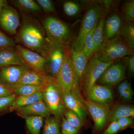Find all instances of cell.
<instances>
[{
	"instance_id": "obj_1",
	"label": "cell",
	"mask_w": 134,
	"mask_h": 134,
	"mask_svg": "<svg viewBox=\"0 0 134 134\" xmlns=\"http://www.w3.org/2000/svg\"><path fill=\"white\" fill-rule=\"evenodd\" d=\"M17 39L26 48L46 57L49 43L44 28L36 21L28 18H24Z\"/></svg>"
},
{
	"instance_id": "obj_2",
	"label": "cell",
	"mask_w": 134,
	"mask_h": 134,
	"mask_svg": "<svg viewBox=\"0 0 134 134\" xmlns=\"http://www.w3.org/2000/svg\"><path fill=\"white\" fill-rule=\"evenodd\" d=\"M43 100L54 115L60 123L66 108L63 100V93L55 78L50 76L42 92Z\"/></svg>"
},
{
	"instance_id": "obj_3",
	"label": "cell",
	"mask_w": 134,
	"mask_h": 134,
	"mask_svg": "<svg viewBox=\"0 0 134 134\" xmlns=\"http://www.w3.org/2000/svg\"><path fill=\"white\" fill-rule=\"evenodd\" d=\"M134 52V49L127 45L118 34L105 42L96 54L103 62H111L121 59L127 55H133Z\"/></svg>"
},
{
	"instance_id": "obj_4",
	"label": "cell",
	"mask_w": 134,
	"mask_h": 134,
	"mask_svg": "<svg viewBox=\"0 0 134 134\" xmlns=\"http://www.w3.org/2000/svg\"><path fill=\"white\" fill-rule=\"evenodd\" d=\"M103 13L104 8L101 2H94L88 7L75 41L74 47L76 51H81L85 36L98 23Z\"/></svg>"
},
{
	"instance_id": "obj_5",
	"label": "cell",
	"mask_w": 134,
	"mask_h": 134,
	"mask_svg": "<svg viewBox=\"0 0 134 134\" xmlns=\"http://www.w3.org/2000/svg\"><path fill=\"white\" fill-rule=\"evenodd\" d=\"M43 28L49 43L65 46L71 36L69 26L64 22L53 16L46 18L43 21Z\"/></svg>"
},
{
	"instance_id": "obj_6",
	"label": "cell",
	"mask_w": 134,
	"mask_h": 134,
	"mask_svg": "<svg viewBox=\"0 0 134 134\" xmlns=\"http://www.w3.org/2000/svg\"><path fill=\"white\" fill-rule=\"evenodd\" d=\"M114 62H105L99 59L97 54H93L89 60L82 77L80 88L85 94L96 83L105 70Z\"/></svg>"
},
{
	"instance_id": "obj_7",
	"label": "cell",
	"mask_w": 134,
	"mask_h": 134,
	"mask_svg": "<svg viewBox=\"0 0 134 134\" xmlns=\"http://www.w3.org/2000/svg\"><path fill=\"white\" fill-rule=\"evenodd\" d=\"M66 52L65 46L49 43L45 67L47 74L55 78L63 63Z\"/></svg>"
},
{
	"instance_id": "obj_8",
	"label": "cell",
	"mask_w": 134,
	"mask_h": 134,
	"mask_svg": "<svg viewBox=\"0 0 134 134\" xmlns=\"http://www.w3.org/2000/svg\"><path fill=\"white\" fill-rule=\"evenodd\" d=\"M81 91L80 87L76 86L70 92L63 93V96L66 108L75 113L85 126L87 122L88 112L85 106V99Z\"/></svg>"
},
{
	"instance_id": "obj_9",
	"label": "cell",
	"mask_w": 134,
	"mask_h": 134,
	"mask_svg": "<svg viewBox=\"0 0 134 134\" xmlns=\"http://www.w3.org/2000/svg\"><path fill=\"white\" fill-rule=\"evenodd\" d=\"M84 105L94 122L93 134H100L108 123L110 107L100 105L87 99L84 100Z\"/></svg>"
},
{
	"instance_id": "obj_10",
	"label": "cell",
	"mask_w": 134,
	"mask_h": 134,
	"mask_svg": "<svg viewBox=\"0 0 134 134\" xmlns=\"http://www.w3.org/2000/svg\"><path fill=\"white\" fill-rule=\"evenodd\" d=\"M126 67V59L114 62L105 70L97 82L102 85H116L125 79Z\"/></svg>"
},
{
	"instance_id": "obj_11",
	"label": "cell",
	"mask_w": 134,
	"mask_h": 134,
	"mask_svg": "<svg viewBox=\"0 0 134 134\" xmlns=\"http://www.w3.org/2000/svg\"><path fill=\"white\" fill-rule=\"evenodd\" d=\"M55 79L63 93L71 92L76 82L78 81L74 72L69 53L66 51L62 66Z\"/></svg>"
},
{
	"instance_id": "obj_12",
	"label": "cell",
	"mask_w": 134,
	"mask_h": 134,
	"mask_svg": "<svg viewBox=\"0 0 134 134\" xmlns=\"http://www.w3.org/2000/svg\"><path fill=\"white\" fill-rule=\"evenodd\" d=\"M16 49L23 59L25 65L30 69L40 73L45 72L46 59L41 54L24 47L17 45Z\"/></svg>"
},
{
	"instance_id": "obj_13",
	"label": "cell",
	"mask_w": 134,
	"mask_h": 134,
	"mask_svg": "<svg viewBox=\"0 0 134 134\" xmlns=\"http://www.w3.org/2000/svg\"><path fill=\"white\" fill-rule=\"evenodd\" d=\"M87 99L99 104L110 107L114 99L111 86L95 84L85 94Z\"/></svg>"
},
{
	"instance_id": "obj_14",
	"label": "cell",
	"mask_w": 134,
	"mask_h": 134,
	"mask_svg": "<svg viewBox=\"0 0 134 134\" xmlns=\"http://www.w3.org/2000/svg\"><path fill=\"white\" fill-rule=\"evenodd\" d=\"M30 69L25 65H13L0 68V82L9 87L18 84L24 73Z\"/></svg>"
},
{
	"instance_id": "obj_15",
	"label": "cell",
	"mask_w": 134,
	"mask_h": 134,
	"mask_svg": "<svg viewBox=\"0 0 134 134\" xmlns=\"http://www.w3.org/2000/svg\"><path fill=\"white\" fill-rule=\"evenodd\" d=\"M18 12L12 7L6 5L0 13V24L8 33L14 35L20 25Z\"/></svg>"
},
{
	"instance_id": "obj_16",
	"label": "cell",
	"mask_w": 134,
	"mask_h": 134,
	"mask_svg": "<svg viewBox=\"0 0 134 134\" xmlns=\"http://www.w3.org/2000/svg\"><path fill=\"white\" fill-rule=\"evenodd\" d=\"M15 111L18 115L24 119L30 116H40L46 119L50 117L51 114L50 110L43 100L20 107Z\"/></svg>"
},
{
	"instance_id": "obj_17",
	"label": "cell",
	"mask_w": 134,
	"mask_h": 134,
	"mask_svg": "<svg viewBox=\"0 0 134 134\" xmlns=\"http://www.w3.org/2000/svg\"><path fill=\"white\" fill-rule=\"evenodd\" d=\"M121 17L116 12H114L105 19L104 25V44L110 39L119 34L122 25Z\"/></svg>"
},
{
	"instance_id": "obj_18",
	"label": "cell",
	"mask_w": 134,
	"mask_h": 134,
	"mask_svg": "<svg viewBox=\"0 0 134 134\" xmlns=\"http://www.w3.org/2000/svg\"><path fill=\"white\" fill-rule=\"evenodd\" d=\"M69 56L75 75L80 85L89 59L82 51H76L74 47L70 49Z\"/></svg>"
},
{
	"instance_id": "obj_19",
	"label": "cell",
	"mask_w": 134,
	"mask_h": 134,
	"mask_svg": "<svg viewBox=\"0 0 134 134\" xmlns=\"http://www.w3.org/2000/svg\"><path fill=\"white\" fill-rule=\"evenodd\" d=\"M13 65H25L16 49L13 47L0 49V68Z\"/></svg>"
},
{
	"instance_id": "obj_20",
	"label": "cell",
	"mask_w": 134,
	"mask_h": 134,
	"mask_svg": "<svg viewBox=\"0 0 134 134\" xmlns=\"http://www.w3.org/2000/svg\"><path fill=\"white\" fill-rule=\"evenodd\" d=\"M50 77L46 73H40L29 69L24 73L17 85L44 86L47 83Z\"/></svg>"
},
{
	"instance_id": "obj_21",
	"label": "cell",
	"mask_w": 134,
	"mask_h": 134,
	"mask_svg": "<svg viewBox=\"0 0 134 134\" xmlns=\"http://www.w3.org/2000/svg\"><path fill=\"white\" fill-rule=\"evenodd\" d=\"M125 117H134V107L132 105L116 104L109 109L108 122Z\"/></svg>"
},
{
	"instance_id": "obj_22",
	"label": "cell",
	"mask_w": 134,
	"mask_h": 134,
	"mask_svg": "<svg viewBox=\"0 0 134 134\" xmlns=\"http://www.w3.org/2000/svg\"><path fill=\"white\" fill-rule=\"evenodd\" d=\"M43 100L42 92L28 96H18L10 107L9 111H15L18 108L30 105L38 101Z\"/></svg>"
},
{
	"instance_id": "obj_23",
	"label": "cell",
	"mask_w": 134,
	"mask_h": 134,
	"mask_svg": "<svg viewBox=\"0 0 134 134\" xmlns=\"http://www.w3.org/2000/svg\"><path fill=\"white\" fill-rule=\"evenodd\" d=\"M107 12L104 10V13L99 19L94 30L93 35L94 44V53H97L100 50L104 43V25L106 16Z\"/></svg>"
},
{
	"instance_id": "obj_24",
	"label": "cell",
	"mask_w": 134,
	"mask_h": 134,
	"mask_svg": "<svg viewBox=\"0 0 134 134\" xmlns=\"http://www.w3.org/2000/svg\"><path fill=\"white\" fill-rule=\"evenodd\" d=\"M119 35L123 41L130 48H134V25L133 22H122Z\"/></svg>"
},
{
	"instance_id": "obj_25",
	"label": "cell",
	"mask_w": 134,
	"mask_h": 134,
	"mask_svg": "<svg viewBox=\"0 0 134 134\" xmlns=\"http://www.w3.org/2000/svg\"><path fill=\"white\" fill-rule=\"evenodd\" d=\"M14 93L17 96H28L38 92H42L44 86H37L30 85H17L12 87Z\"/></svg>"
},
{
	"instance_id": "obj_26",
	"label": "cell",
	"mask_w": 134,
	"mask_h": 134,
	"mask_svg": "<svg viewBox=\"0 0 134 134\" xmlns=\"http://www.w3.org/2000/svg\"><path fill=\"white\" fill-rule=\"evenodd\" d=\"M24 119L26 127L31 134H40L43 125L44 118L38 116H30Z\"/></svg>"
},
{
	"instance_id": "obj_27",
	"label": "cell",
	"mask_w": 134,
	"mask_h": 134,
	"mask_svg": "<svg viewBox=\"0 0 134 134\" xmlns=\"http://www.w3.org/2000/svg\"><path fill=\"white\" fill-rule=\"evenodd\" d=\"M13 2L15 7L24 11L38 12L41 10L38 3L33 0H16Z\"/></svg>"
},
{
	"instance_id": "obj_28",
	"label": "cell",
	"mask_w": 134,
	"mask_h": 134,
	"mask_svg": "<svg viewBox=\"0 0 134 134\" xmlns=\"http://www.w3.org/2000/svg\"><path fill=\"white\" fill-rule=\"evenodd\" d=\"M43 134H61L60 123L54 117L46 118L44 123Z\"/></svg>"
},
{
	"instance_id": "obj_29",
	"label": "cell",
	"mask_w": 134,
	"mask_h": 134,
	"mask_svg": "<svg viewBox=\"0 0 134 134\" xmlns=\"http://www.w3.org/2000/svg\"><path fill=\"white\" fill-rule=\"evenodd\" d=\"M117 90L123 100L131 101L133 98V91L131 84L127 80H125L119 83L117 87Z\"/></svg>"
},
{
	"instance_id": "obj_30",
	"label": "cell",
	"mask_w": 134,
	"mask_h": 134,
	"mask_svg": "<svg viewBox=\"0 0 134 134\" xmlns=\"http://www.w3.org/2000/svg\"><path fill=\"white\" fill-rule=\"evenodd\" d=\"M98 24L91 31L86 35L84 40L83 46L81 51L89 59L91 58L94 53V46L93 35Z\"/></svg>"
},
{
	"instance_id": "obj_31",
	"label": "cell",
	"mask_w": 134,
	"mask_h": 134,
	"mask_svg": "<svg viewBox=\"0 0 134 134\" xmlns=\"http://www.w3.org/2000/svg\"><path fill=\"white\" fill-rule=\"evenodd\" d=\"M121 10V16L125 21L134 22V0H129L123 3Z\"/></svg>"
},
{
	"instance_id": "obj_32",
	"label": "cell",
	"mask_w": 134,
	"mask_h": 134,
	"mask_svg": "<svg viewBox=\"0 0 134 134\" xmlns=\"http://www.w3.org/2000/svg\"><path fill=\"white\" fill-rule=\"evenodd\" d=\"M63 116L70 125L77 129L80 130L83 126L81 120L79 116L72 110L66 108Z\"/></svg>"
},
{
	"instance_id": "obj_33",
	"label": "cell",
	"mask_w": 134,
	"mask_h": 134,
	"mask_svg": "<svg viewBox=\"0 0 134 134\" xmlns=\"http://www.w3.org/2000/svg\"><path fill=\"white\" fill-rule=\"evenodd\" d=\"M63 9L64 12L68 16H74L79 13L80 6L76 2L67 1L63 3Z\"/></svg>"
},
{
	"instance_id": "obj_34",
	"label": "cell",
	"mask_w": 134,
	"mask_h": 134,
	"mask_svg": "<svg viewBox=\"0 0 134 134\" xmlns=\"http://www.w3.org/2000/svg\"><path fill=\"white\" fill-rule=\"evenodd\" d=\"M17 96L13 93L9 96L0 98V114L9 111L10 107Z\"/></svg>"
},
{
	"instance_id": "obj_35",
	"label": "cell",
	"mask_w": 134,
	"mask_h": 134,
	"mask_svg": "<svg viewBox=\"0 0 134 134\" xmlns=\"http://www.w3.org/2000/svg\"><path fill=\"white\" fill-rule=\"evenodd\" d=\"M60 127L61 134H78L80 131V130L70 125L64 116L61 121Z\"/></svg>"
},
{
	"instance_id": "obj_36",
	"label": "cell",
	"mask_w": 134,
	"mask_h": 134,
	"mask_svg": "<svg viewBox=\"0 0 134 134\" xmlns=\"http://www.w3.org/2000/svg\"><path fill=\"white\" fill-rule=\"evenodd\" d=\"M14 46L15 41L0 30V49L13 47Z\"/></svg>"
},
{
	"instance_id": "obj_37",
	"label": "cell",
	"mask_w": 134,
	"mask_h": 134,
	"mask_svg": "<svg viewBox=\"0 0 134 134\" xmlns=\"http://www.w3.org/2000/svg\"><path fill=\"white\" fill-rule=\"evenodd\" d=\"M36 2L45 12H55V7L52 1L50 0H37Z\"/></svg>"
},
{
	"instance_id": "obj_38",
	"label": "cell",
	"mask_w": 134,
	"mask_h": 134,
	"mask_svg": "<svg viewBox=\"0 0 134 134\" xmlns=\"http://www.w3.org/2000/svg\"><path fill=\"white\" fill-rule=\"evenodd\" d=\"M120 128L117 121L110 122V125L100 134H117L120 132Z\"/></svg>"
},
{
	"instance_id": "obj_39",
	"label": "cell",
	"mask_w": 134,
	"mask_h": 134,
	"mask_svg": "<svg viewBox=\"0 0 134 134\" xmlns=\"http://www.w3.org/2000/svg\"><path fill=\"white\" fill-rule=\"evenodd\" d=\"M133 119L132 117H125L117 120L119 125L121 131L132 127L133 123Z\"/></svg>"
},
{
	"instance_id": "obj_40",
	"label": "cell",
	"mask_w": 134,
	"mask_h": 134,
	"mask_svg": "<svg viewBox=\"0 0 134 134\" xmlns=\"http://www.w3.org/2000/svg\"><path fill=\"white\" fill-rule=\"evenodd\" d=\"M14 93V90L0 82V98L6 97Z\"/></svg>"
},
{
	"instance_id": "obj_41",
	"label": "cell",
	"mask_w": 134,
	"mask_h": 134,
	"mask_svg": "<svg viewBox=\"0 0 134 134\" xmlns=\"http://www.w3.org/2000/svg\"><path fill=\"white\" fill-rule=\"evenodd\" d=\"M126 59L127 66L130 74L133 75L134 73V55H130Z\"/></svg>"
},
{
	"instance_id": "obj_42",
	"label": "cell",
	"mask_w": 134,
	"mask_h": 134,
	"mask_svg": "<svg viewBox=\"0 0 134 134\" xmlns=\"http://www.w3.org/2000/svg\"><path fill=\"white\" fill-rule=\"evenodd\" d=\"M7 5L6 2L5 1L0 0V13L1 12L3 8Z\"/></svg>"
}]
</instances>
